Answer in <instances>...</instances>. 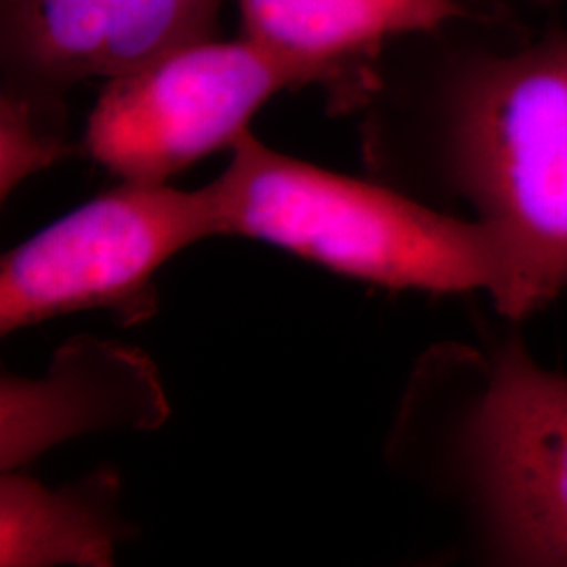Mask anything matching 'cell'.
Wrapping results in <instances>:
<instances>
[{"mask_svg": "<svg viewBox=\"0 0 567 567\" xmlns=\"http://www.w3.org/2000/svg\"><path fill=\"white\" fill-rule=\"evenodd\" d=\"M313 84L311 70L246 37L194 42L110 79L82 150L122 182L166 183L229 150L274 95Z\"/></svg>", "mask_w": 567, "mask_h": 567, "instance_id": "obj_5", "label": "cell"}, {"mask_svg": "<svg viewBox=\"0 0 567 567\" xmlns=\"http://www.w3.org/2000/svg\"><path fill=\"white\" fill-rule=\"evenodd\" d=\"M171 404L158 368L131 344L76 337L61 344L41 379L0 381V471H18L74 437L156 431Z\"/></svg>", "mask_w": 567, "mask_h": 567, "instance_id": "obj_7", "label": "cell"}, {"mask_svg": "<svg viewBox=\"0 0 567 567\" xmlns=\"http://www.w3.org/2000/svg\"><path fill=\"white\" fill-rule=\"evenodd\" d=\"M206 238H219L210 185L122 182L2 257L0 332L79 311L145 324L161 309L158 269Z\"/></svg>", "mask_w": 567, "mask_h": 567, "instance_id": "obj_4", "label": "cell"}, {"mask_svg": "<svg viewBox=\"0 0 567 567\" xmlns=\"http://www.w3.org/2000/svg\"><path fill=\"white\" fill-rule=\"evenodd\" d=\"M444 51L402 84L379 74L365 163L372 179L435 208L465 204L507 238L515 276L498 316L519 324L567 292V30Z\"/></svg>", "mask_w": 567, "mask_h": 567, "instance_id": "obj_1", "label": "cell"}, {"mask_svg": "<svg viewBox=\"0 0 567 567\" xmlns=\"http://www.w3.org/2000/svg\"><path fill=\"white\" fill-rule=\"evenodd\" d=\"M74 154L65 133L63 103L32 100L0 89V198L21 183Z\"/></svg>", "mask_w": 567, "mask_h": 567, "instance_id": "obj_10", "label": "cell"}, {"mask_svg": "<svg viewBox=\"0 0 567 567\" xmlns=\"http://www.w3.org/2000/svg\"><path fill=\"white\" fill-rule=\"evenodd\" d=\"M135 534L121 513V475L100 466L49 487L18 471L0 477V566L110 567Z\"/></svg>", "mask_w": 567, "mask_h": 567, "instance_id": "obj_9", "label": "cell"}, {"mask_svg": "<svg viewBox=\"0 0 567 567\" xmlns=\"http://www.w3.org/2000/svg\"><path fill=\"white\" fill-rule=\"evenodd\" d=\"M224 2L0 0V89L63 103L74 84L217 39Z\"/></svg>", "mask_w": 567, "mask_h": 567, "instance_id": "obj_6", "label": "cell"}, {"mask_svg": "<svg viewBox=\"0 0 567 567\" xmlns=\"http://www.w3.org/2000/svg\"><path fill=\"white\" fill-rule=\"evenodd\" d=\"M386 458L456 508L487 564L567 567V377L517 330L426 349Z\"/></svg>", "mask_w": 567, "mask_h": 567, "instance_id": "obj_2", "label": "cell"}, {"mask_svg": "<svg viewBox=\"0 0 567 567\" xmlns=\"http://www.w3.org/2000/svg\"><path fill=\"white\" fill-rule=\"evenodd\" d=\"M229 152L227 168L208 183L219 236L271 244L386 290L487 292L498 313L507 305L515 264L496 227L290 158L250 128Z\"/></svg>", "mask_w": 567, "mask_h": 567, "instance_id": "obj_3", "label": "cell"}, {"mask_svg": "<svg viewBox=\"0 0 567 567\" xmlns=\"http://www.w3.org/2000/svg\"><path fill=\"white\" fill-rule=\"evenodd\" d=\"M461 2L468 9V2H482V0H461ZM527 2L538 4V7H553V4H559V2H564V0H527Z\"/></svg>", "mask_w": 567, "mask_h": 567, "instance_id": "obj_11", "label": "cell"}, {"mask_svg": "<svg viewBox=\"0 0 567 567\" xmlns=\"http://www.w3.org/2000/svg\"><path fill=\"white\" fill-rule=\"evenodd\" d=\"M243 37L311 70L332 112L362 110L381 53L471 13L461 0H234Z\"/></svg>", "mask_w": 567, "mask_h": 567, "instance_id": "obj_8", "label": "cell"}]
</instances>
